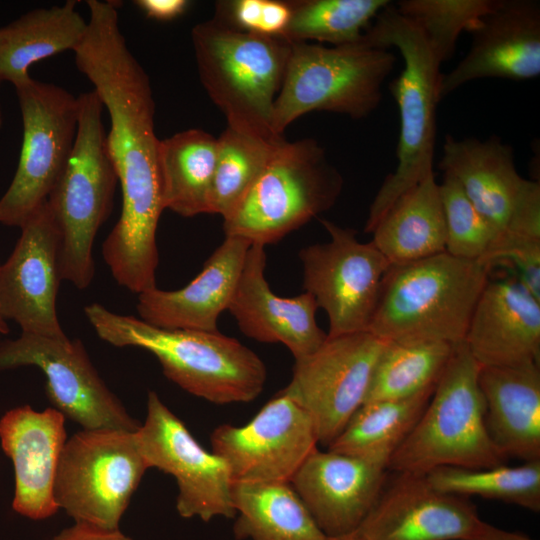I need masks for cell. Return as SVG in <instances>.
I'll return each instance as SVG.
<instances>
[{
	"label": "cell",
	"instance_id": "1",
	"mask_svg": "<svg viewBox=\"0 0 540 540\" xmlns=\"http://www.w3.org/2000/svg\"><path fill=\"white\" fill-rule=\"evenodd\" d=\"M87 31L73 51L77 69L93 84L110 118L107 149L122 192L120 217L103 242L102 254L120 284L155 281L156 242L163 210L150 80L120 31L116 1H86Z\"/></svg>",
	"mask_w": 540,
	"mask_h": 540
},
{
	"label": "cell",
	"instance_id": "2",
	"mask_svg": "<svg viewBox=\"0 0 540 540\" xmlns=\"http://www.w3.org/2000/svg\"><path fill=\"white\" fill-rule=\"evenodd\" d=\"M84 314L103 341L150 352L169 380L197 397L216 404L250 402L264 388L261 358L219 330L159 328L96 302L85 306Z\"/></svg>",
	"mask_w": 540,
	"mask_h": 540
},
{
	"label": "cell",
	"instance_id": "3",
	"mask_svg": "<svg viewBox=\"0 0 540 540\" xmlns=\"http://www.w3.org/2000/svg\"><path fill=\"white\" fill-rule=\"evenodd\" d=\"M489 270L446 252L391 264L367 331L388 342L461 343Z\"/></svg>",
	"mask_w": 540,
	"mask_h": 540
},
{
	"label": "cell",
	"instance_id": "4",
	"mask_svg": "<svg viewBox=\"0 0 540 540\" xmlns=\"http://www.w3.org/2000/svg\"><path fill=\"white\" fill-rule=\"evenodd\" d=\"M191 39L199 79L227 127L268 141L282 139L272 130V114L292 42L239 31L215 17L195 25Z\"/></svg>",
	"mask_w": 540,
	"mask_h": 540
},
{
	"label": "cell",
	"instance_id": "5",
	"mask_svg": "<svg viewBox=\"0 0 540 540\" xmlns=\"http://www.w3.org/2000/svg\"><path fill=\"white\" fill-rule=\"evenodd\" d=\"M363 39L378 47L396 48L404 67L388 85L399 110L397 167L383 181L369 208L364 231L375 225L404 192L433 172L436 108L441 64L422 33L389 4L374 19Z\"/></svg>",
	"mask_w": 540,
	"mask_h": 540
},
{
	"label": "cell",
	"instance_id": "6",
	"mask_svg": "<svg viewBox=\"0 0 540 540\" xmlns=\"http://www.w3.org/2000/svg\"><path fill=\"white\" fill-rule=\"evenodd\" d=\"M77 99L74 144L47 204L60 233L61 279L85 289L94 278L93 244L111 214L118 177L107 149L102 102L94 89Z\"/></svg>",
	"mask_w": 540,
	"mask_h": 540
},
{
	"label": "cell",
	"instance_id": "7",
	"mask_svg": "<svg viewBox=\"0 0 540 540\" xmlns=\"http://www.w3.org/2000/svg\"><path fill=\"white\" fill-rule=\"evenodd\" d=\"M480 368L464 341L454 345L426 408L391 456L388 470L427 474L439 467L482 469L504 463L486 427Z\"/></svg>",
	"mask_w": 540,
	"mask_h": 540
},
{
	"label": "cell",
	"instance_id": "8",
	"mask_svg": "<svg viewBox=\"0 0 540 540\" xmlns=\"http://www.w3.org/2000/svg\"><path fill=\"white\" fill-rule=\"evenodd\" d=\"M389 49L362 40L339 46L292 42L281 89L274 103L272 130L282 136L299 117L313 111L368 117L382 99V84L393 71Z\"/></svg>",
	"mask_w": 540,
	"mask_h": 540
},
{
	"label": "cell",
	"instance_id": "9",
	"mask_svg": "<svg viewBox=\"0 0 540 540\" xmlns=\"http://www.w3.org/2000/svg\"><path fill=\"white\" fill-rule=\"evenodd\" d=\"M343 184L318 141L284 140L242 200L223 218L225 236L263 246L275 243L334 206Z\"/></svg>",
	"mask_w": 540,
	"mask_h": 540
},
{
	"label": "cell",
	"instance_id": "10",
	"mask_svg": "<svg viewBox=\"0 0 540 540\" xmlns=\"http://www.w3.org/2000/svg\"><path fill=\"white\" fill-rule=\"evenodd\" d=\"M137 431L82 429L66 440L58 464L54 499L58 508L76 523L119 529L130 500L149 469Z\"/></svg>",
	"mask_w": 540,
	"mask_h": 540
},
{
	"label": "cell",
	"instance_id": "11",
	"mask_svg": "<svg viewBox=\"0 0 540 540\" xmlns=\"http://www.w3.org/2000/svg\"><path fill=\"white\" fill-rule=\"evenodd\" d=\"M438 167L458 182L497 234L483 261L508 248L540 244V183L518 173L510 145L496 135L480 140L447 134Z\"/></svg>",
	"mask_w": 540,
	"mask_h": 540
},
{
	"label": "cell",
	"instance_id": "12",
	"mask_svg": "<svg viewBox=\"0 0 540 540\" xmlns=\"http://www.w3.org/2000/svg\"><path fill=\"white\" fill-rule=\"evenodd\" d=\"M23 140L18 166L0 198V224L21 227L48 199L74 144L78 99L29 77L16 84Z\"/></svg>",
	"mask_w": 540,
	"mask_h": 540
},
{
	"label": "cell",
	"instance_id": "13",
	"mask_svg": "<svg viewBox=\"0 0 540 540\" xmlns=\"http://www.w3.org/2000/svg\"><path fill=\"white\" fill-rule=\"evenodd\" d=\"M22 366L43 372L52 407L83 429L140 428L99 376L79 339L22 332L17 339L0 342V371Z\"/></svg>",
	"mask_w": 540,
	"mask_h": 540
},
{
	"label": "cell",
	"instance_id": "14",
	"mask_svg": "<svg viewBox=\"0 0 540 540\" xmlns=\"http://www.w3.org/2000/svg\"><path fill=\"white\" fill-rule=\"evenodd\" d=\"M387 343L368 331L327 335L314 352L295 360L283 390L311 417L318 443L328 446L363 405Z\"/></svg>",
	"mask_w": 540,
	"mask_h": 540
},
{
	"label": "cell",
	"instance_id": "15",
	"mask_svg": "<svg viewBox=\"0 0 540 540\" xmlns=\"http://www.w3.org/2000/svg\"><path fill=\"white\" fill-rule=\"evenodd\" d=\"M321 223L330 240L299 252L305 292L326 312L327 335L367 331L380 283L391 264L371 241H358L354 229L326 219Z\"/></svg>",
	"mask_w": 540,
	"mask_h": 540
},
{
	"label": "cell",
	"instance_id": "16",
	"mask_svg": "<svg viewBox=\"0 0 540 540\" xmlns=\"http://www.w3.org/2000/svg\"><path fill=\"white\" fill-rule=\"evenodd\" d=\"M137 437L149 468L175 478L176 509L181 517L208 522L236 516L233 480L226 462L206 451L154 391L148 392L147 414Z\"/></svg>",
	"mask_w": 540,
	"mask_h": 540
},
{
	"label": "cell",
	"instance_id": "17",
	"mask_svg": "<svg viewBox=\"0 0 540 540\" xmlns=\"http://www.w3.org/2000/svg\"><path fill=\"white\" fill-rule=\"evenodd\" d=\"M211 445L233 482L290 483L318 437L309 414L281 390L245 425L218 426Z\"/></svg>",
	"mask_w": 540,
	"mask_h": 540
},
{
	"label": "cell",
	"instance_id": "18",
	"mask_svg": "<svg viewBox=\"0 0 540 540\" xmlns=\"http://www.w3.org/2000/svg\"><path fill=\"white\" fill-rule=\"evenodd\" d=\"M21 235L0 267V310L22 332L66 337L56 312L60 285V233L47 201L20 227Z\"/></svg>",
	"mask_w": 540,
	"mask_h": 540
},
{
	"label": "cell",
	"instance_id": "19",
	"mask_svg": "<svg viewBox=\"0 0 540 540\" xmlns=\"http://www.w3.org/2000/svg\"><path fill=\"white\" fill-rule=\"evenodd\" d=\"M483 525L466 497L435 489L425 474L399 472L357 531L366 540H475Z\"/></svg>",
	"mask_w": 540,
	"mask_h": 540
},
{
	"label": "cell",
	"instance_id": "20",
	"mask_svg": "<svg viewBox=\"0 0 540 540\" xmlns=\"http://www.w3.org/2000/svg\"><path fill=\"white\" fill-rule=\"evenodd\" d=\"M469 33L467 54L441 76L440 101L477 79L524 81L540 75L539 1L498 0Z\"/></svg>",
	"mask_w": 540,
	"mask_h": 540
},
{
	"label": "cell",
	"instance_id": "21",
	"mask_svg": "<svg viewBox=\"0 0 540 540\" xmlns=\"http://www.w3.org/2000/svg\"><path fill=\"white\" fill-rule=\"evenodd\" d=\"M387 466L315 449L290 481L326 537L358 530L387 479Z\"/></svg>",
	"mask_w": 540,
	"mask_h": 540
},
{
	"label": "cell",
	"instance_id": "22",
	"mask_svg": "<svg viewBox=\"0 0 540 540\" xmlns=\"http://www.w3.org/2000/svg\"><path fill=\"white\" fill-rule=\"evenodd\" d=\"M265 268V246L251 244L227 310L247 337L262 343H281L295 360L301 359L327 338L316 322L318 306L308 292L293 297L274 293Z\"/></svg>",
	"mask_w": 540,
	"mask_h": 540
},
{
	"label": "cell",
	"instance_id": "23",
	"mask_svg": "<svg viewBox=\"0 0 540 540\" xmlns=\"http://www.w3.org/2000/svg\"><path fill=\"white\" fill-rule=\"evenodd\" d=\"M66 440L65 416L53 407L35 411L19 406L2 416L0 441L14 467L15 512L43 520L58 511L54 484Z\"/></svg>",
	"mask_w": 540,
	"mask_h": 540
},
{
	"label": "cell",
	"instance_id": "24",
	"mask_svg": "<svg viewBox=\"0 0 540 540\" xmlns=\"http://www.w3.org/2000/svg\"><path fill=\"white\" fill-rule=\"evenodd\" d=\"M480 366L539 362L540 301L512 275L486 282L464 339Z\"/></svg>",
	"mask_w": 540,
	"mask_h": 540
},
{
	"label": "cell",
	"instance_id": "25",
	"mask_svg": "<svg viewBox=\"0 0 540 540\" xmlns=\"http://www.w3.org/2000/svg\"><path fill=\"white\" fill-rule=\"evenodd\" d=\"M251 244L241 237L225 236L184 287L166 291L156 286L138 294L139 318L164 329L218 331V318L229 306Z\"/></svg>",
	"mask_w": 540,
	"mask_h": 540
},
{
	"label": "cell",
	"instance_id": "26",
	"mask_svg": "<svg viewBox=\"0 0 540 540\" xmlns=\"http://www.w3.org/2000/svg\"><path fill=\"white\" fill-rule=\"evenodd\" d=\"M478 382L489 436L505 457L540 460V367L530 361L481 366Z\"/></svg>",
	"mask_w": 540,
	"mask_h": 540
},
{
	"label": "cell",
	"instance_id": "27",
	"mask_svg": "<svg viewBox=\"0 0 540 540\" xmlns=\"http://www.w3.org/2000/svg\"><path fill=\"white\" fill-rule=\"evenodd\" d=\"M371 242L390 264L445 252L446 228L434 172L400 195L378 220Z\"/></svg>",
	"mask_w": 540,
	"mask_h": 540
},
{
	"label": "cell",
	"instance_id": "28",
	"mask_svg": "<svg viewBox=\"0 0 540 540\" xmlns=\"http://www.w3.org/2000/svg\"><path fill=\"white\" fill-rule=\"evenodd\" d=\"M77 1L38 8L0 27V79L14 86L30 77L32 64L66 50L74 51L87 31Z\"/></svg>",
	"mask_w": 540,
	"mask_h": 540
},
{
	"label": "cell",
	"instance_id": "29",
	"mask_svg": "<svg viewBox=\"0 0 540 540\" xmlns=\"http://www.w3.org/2000/svg\"><path fill=\"white\" fill-rule=\"evenodd\" d=\"M217 138L188 129L159 140L163 205L183 217L210 214Z\"/></svg>",
	"mask_w": 540,
	"mask_h": 540
},
{
	"label": "cell",
	"instance_id": "30",
	"mask_svg": "<svg viewBox=\"0 0 540 540\" xmlns=\"http://www.w3.org/2000/svg\"><path fill=\"white\" fill-rule=\"evenodd\" d=\"M232 501L239 540H326L289 482H233Z\"/></svg>",
	"mask_w": 540,
	"mask_h": 540
},
{
	"label": "cell",
	"instance_id": "31",
	"mask_svg": "<svg viewBox=\"0 0 540 540\" xmlns=\"http://www.w3.org/2000/svg\"><path fill=\"white\" fill-rule=\"evenodd\" d=\"M435 387L414 396L363 404L329 450L361 457L387 466L426 408Z\"/></svg>",
	"mask_w": 540,
	"mask_h": 540
},
{
	"label": "cell",
	"instance_id": "32",
	"mask_svg": "<svg viewBox=\"0 0 540 540\" xmlns=\"http://www.w3.org/2000/svg\"><path fill=\"white\" fill-rule=\"evenodd\" d=\"M454 345L388 342L375 366L365 403L398 400L435 387Z\"/></svg>",
	"mask_w": 540,
	"mask_h": 540
},
{
	"label": "cell",
	"instance_id": "33",
	"mask_svg": "<svg viewBox=\"0 0 540 540\" xmlns=\"http://www.w3.org/2000/svg\"><path fill=\"white\" fill-rule=\"evenodd\" d=\"M291 16L282 35L290 42L339 46L362 40L389 0L288 1Z\"/></svg>",
	"mask_w": 540,
	"mask_h": 540
},
{
	"label": "cell",
	"instance_id": "34",
	"mask_svg": "<svg viewBox=\"0 0 540 540\" xmlns=\"http://www.w3.org/2000/svg\"><path fill=\"white\" fill-rule=\"evenodd\" d=\"M425 476L435 489L445 493L463 497L476 495L540 511V460L482 469L446 466Z\"/></svg>",
	"mask_w": 540,
	"mask_h": 540
},
{
	"label": "cell",
	"instance_id": "35",
	"mask_svg": "<svg viewBox=\"0 0 540 540\" xmlns=\"http://www.w3.org/2000/svg\"><path fill=\"white\" fill-rule=\"evenodd\" d=\"M268 141L227 127L217 138L210 214L227 217L242 200L284 141Z\"/></svg>",
	"mask_w": 540,
	"mask_h": 540
},
{
	"label": "cell",
	"instance_id": "36",
	"mask_svg": "<svg viewBox=\"0 0 540 540\" xmlns=\"http://www.w3.org/2000/svg\"><path fill=\"white\" fill-rule=\"evenodd\" d=\"M498 0H401L397 12L424 36L437 61L450 60L462 32L471 31Z\"/></svg>",
	"mask_w": 540,
	"mask_h": 540
},
{
	"label": "cell",
	"instance_id": "37",
	"mask_svg": "<svg viewBox=\"0 0 540 540\" xmlns=\"http://www.w3.org/2000/svg\"><path fill=\"white\" fill-rule=\"evenodd\" d=\"M439 192L446 228L445 252L456 258L481 263L496 243L495 230L453 177L444 175Z\"/></svg>",
	"mask_w": 540,
	"mask_h": 540
},
{
	"label": "cell",
	"instance_id": "38",
	"mask_svg": "<svg viewBox=\"0 0 540 540\" xmlns=\"http://www.w3.org/2000/svg\"><path fill=\"white\" fill-rule=\"evenodd\" d=\"M49 540H132L119 529L106 530L95 526L76 523L63 529Z\"/></svg>",
	"mask_w": 540,
	"mask_h": 540
},
{
	"label": "cell",
	"instance_id": "39",
	"mask_svg": "<svg viewBox=\"0 0 540 540\" xmlns=\"http://www.w3.org/2000/svg\"><path fill=\"white\" fill-rule=\"evenodd\" d=\"M135 3L149 18L159 21L179 17L189 5L186 0H138Z\"/></svg>",
	"mask_w": 540,
	"mask_h": 540
},
{
	"label": "cell",
	"instance_id": "40",
	"mask_svg": "<svg viewBox=\"0 0 540 540\" xmlns=\"http://www.w3.org/2000/svg\"><path fill=\"white\" fill-rule=\"evenodd\" d=\"M475 540H533L527 535L510 532L497 528L489 523L484 522V525Z\"/></svg>",
	"mask_w": 540,
	"mask_h": 540
},
{
	"label": "cell",
	"instance_id": "41",
	"mask_svg": "<svg viewBox=\"0 0 540 540\" xmlns=\"http://www.w3.org/2000/svg\"><path fill=\"white\" fill-rule=\"evenodd\" d=\"M326 540H366V539L356 530V531L339 535V536H335V537H326Z\"/></svg>",
	"mask_w": 540,
	"mask_h": 540
},
{
	"label": "cell",
	"instance_id": "42",
	"mask_svg": "<svg viewBox=\"0 0 540 540\" xmlns=\"http://www.w3.org/2000/svg\"><path fill=\"white\" fill-rule=\"evenodd\" d=\"M0 267H1V264H0ZM8 331H9V327H8L7 321L4 319L0 310V333L6 334L8 333Z\"/></svg>",
	"mask_w": 540,
	"mask_h": 540
},
{
	"label": "cell",
	"instance_id": "43",
	"mask_svg": "<svg viewBox=\"0 0 540 540\" xmlns=\"http://www.w3.org/2000/svg\"><path fill=\"white\" fill-rule=\"evenodd\" d=\"M0 83H1V79H0ZM2 126H3V115H2L1 104H0V130Z\"/></svg>",
	"mask_w": 540,
	"mask_h": 540
}]
</instances>
